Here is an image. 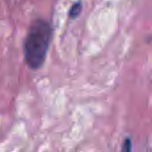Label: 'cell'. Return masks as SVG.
<instances>
[{"label": "cell", "mask_w": 152, "mask_h": 152, "mask_svg": "<svg viewBox=\"0 0 152 152\" xmlns=\"http://www.w3.org/2000/svg\"><path fill=\"white\" fill-rule=\"evenodd\" d=\"M52 38V28L45 20H36L30 26L24 43V57L32 69H39L45 62Z\"/></svg>", "instance_id": "1"}, {"label": "cell", "mask_w": 152, "mask_h": 152, "mask_svg": "<svg viewBox=\"0 0 152 152\" xmlns=\"http://www.w3.org/2000/svg\"><path fill=\"white\" fill-rule=\"evenodd\" d=\"M81 9H82V5H81V3L77 2L76 4H73V6L71 7L70 9V12H69V16L71 18H76L79 15L80 12H81Z\"/></svg>", "instance_id": "2"}, {"label": "cell", "mask_w": 152, "mask_h": 152, "mask_svg": "<svg viewBox=\"0 0 152 152\" xmlns=\"http://www.w3.org/2000/svg\"><path fill=\"white\" fill-rule=\"evenodd\" d=\"M131 149H132V142L130 139H126L124 143H123V149H122V152H131Z\"/></svg>", "instance_id": "3"}]
</instances>
